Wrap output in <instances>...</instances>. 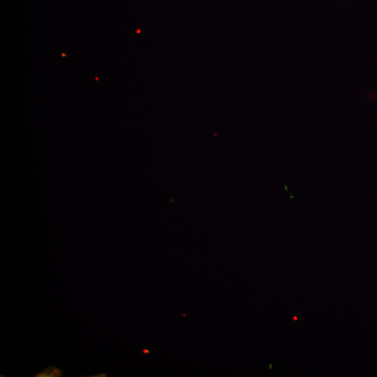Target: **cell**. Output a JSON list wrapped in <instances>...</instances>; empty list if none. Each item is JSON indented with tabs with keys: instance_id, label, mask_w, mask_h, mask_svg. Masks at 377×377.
Masks as SVG:
<instances>
[{
	"instance_id": "1",
	"label": "cell",
	"mask_w": 377,
	"mask_h": 377,
	"mask_svg": "<svg viewBox=\"0 0 377 377\" xmlns=\"http://www.w3.org/2000/svg\"><path fill=\"white\" fill-rule=\"evenodd\" d=\"M62 376L63 371L61 369L50 365L34 377H61Z\"/></svg>"
}]
</instances>
